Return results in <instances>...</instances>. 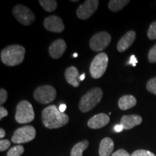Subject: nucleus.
I'll return each mask as SVG.
<instances>
[{
    "mask_svg": "<svg viewBox=\"0 0 156 156\" xmlns=\"http://www.w3.org/2000/svg\"><path fill=\"white\" fill-rule=\"evenodd\" d=\"M69 122V116L62 113L55 105H51L42 112V122L48 129L62 127Z\"/></svg>",
    "mask_w": 156,
    "mask_h": 156,
    "instance_id": "nucleus-1",
    "label": "nucleus"
},
{
    "mask_svg": "<svg viewBox=\"0 0 156 156\" xmlns=\"http://www.w3.org/2000/svg\"><path fill=\"white\" fill-rule=\"evenodd\" d=\"M25 49L20 45H11L1 51V60L5 65L14 67L24 60Z\"/></svg>",
    "mask_w": 156,
    "mask_h": 156,
    "instance_id": "nucleus-2",
    "label": "nucleus"
},
{
    "mask_svg": "<svg viewBox=\"0 0 156 156\" xmlns=\"http://www.w3.org/2000/svg\"><path fill=\"white\" fill-rule=\"evenodd\" d=\"M103 98V90L100 87L90 90L83 97L79 103V108L82 112L87 113L97 106Z\"/></svg>",
    "mask_w": 156,
    "mask_h": 156,
    "instance_id": "nucleus-3",
    "label": "nucleus"
},
{
    "mask_svg": "<svg viewBox=\"0 0 156 156\" xmlns=\"http://www.w3.org/2000/svg\"><path fill=\"white\" fill-rule=\"evenodd\" d=\"M35 113L32 105L27 101H20L17 106L15 120L19 124H28L33 122Z\"/></svg>",
    "mask_w": 156,
    "mask_h": 156,
    "instance_id": "nucleus-4",
    "label": "nucleus"
},
{
    "mask_svg": "<svg viewBox=\"0 0 156 156\" xmlns=\"http://www.w3.org/2000/svg\"><path fill=\"white\" fill-rule=\"evenodd\" d=\"M108 57L106 53L98 54L94 57L90 67V73L94 79L102 77L108 67Z\"/></svg>",
    "mask_w": 156,
    "mask_h": 156,
    "instance_id": "nucleus-5",
    "label": "nucleus"
},
{
    "mask_svg": "<svg viewBox=\"0 0 156 156\" xmlns=\"http://www.w3.org/2000/svg\"><path fill=\"white\" fill-rule=\"evenodd\" d=\"M34 96L37 102L42 104H48L55 100L56 91L55 88L51 85H43L37 87Z\"/></svg>",
    "mask_w": 156,
    "mask_h": 156,
    "instance_id": "nucleus-6",
    "label": "nucleus"
},
{
    "mask_svg": "<svg viewBox=\"0 0 156 156\" xmlns=\"http://www.w3.org/2000/svg\"><path fill=\"white\" fill-rule=\"evenodd\" d=\"M36 134V131L34 126H24L18 128L14 132V134L12 136V141L16 144L26 143L34 140Z\"/></svg>",
    "mask_w": 156,
    "mask_h": 156,
    "instance_id": "nucleus-7",
    "label": "nucleus"
},
{
    "mask_svg": "<svg viewBox=\"0 0 156 156\" xmlns=\"http://www.w3.org/2000/svg\"><path fill=\"white\" fill-rule=\"evenodd\" d=\"M12 14L21 24L28 26L35 20V15L28 7L23 5H17L12 9Z\"/></svg>",
    "mask_w": 156,
    "mask_h": 156,
    "instance_id": "nucleus-8",
    "label": "nucleus"
},
{
    "mask_svg": "<svg viewBox=\"0 0 156 156\" xmlns=\"http://www.w3.org/2000/svg\"><path fill=\"white\" fill-rule=\"evenodd\" d=\"M111 41V35L107 32L102 31L93 36L90 41V46L94 51H101L108 46Z\"/></svg>",
    "mask_w": 156,
    "mask_h": 156,
    "instance_id": "nucleus-9",
    "label": "nucleus"
},
{
    "mask_svg": "<svg viewBox=\"0 0 156 156\" xmlns=\"http://www.w3.org/2000/svg\"><path fill=\"white\" fill-rule=\"evenodd\" d=\"M99 5L98 0H86L77 9V16L81 20L88 19L94 14Z\"/></svg>",
    "mask_w": 156,
    "mask_h": 156,
    "instance_id": "nucleus-10",
    "label": "nucleus"
},
{
    "mask_svg": "<svg viewBox=\"0 0 156 156\" xmlns=\"http://www.w3.org/2000/svg\"><path fill=\"white\" fill-rule=\"evenodd\" d=\"M44 25L48 31L54 33H61L64 30V25L59 17L52 15L45 18Z\"/></svg>",
    "mask_w": 156,
    "mask_h": 156,
    "instance_id": "nucleus-11",
    "label": "nucleus"
},
{
    "mask_svg": "<svg viewBox=\"0 0 156 156\" xmlns=\"http://www.w3.org/2000/svg\"><path fill=\"white\" fill-rule=\"evenodd\" d=\"M66 49H67V44L65 41L62 39H58L51 44L48 48V53L51 57L58 58L62 57Z\"/></svg>",
    "mask_w": 156,
    "mask_h": 156,
    "instance_id": "nucleus-12",
    "label": "nucleus"
},
{
    "mask_svg": "<svg viewBox=\"0 0 156 156\" xmlns=\"http://www.w3.org/2000/svg\"><path fill=\"white\" fill-rule=\"evenodd\" d=\"M110 122V118L106 114H98L90 118L87 122V125L91 129H100L105 126Z\"/></svg>",
    "mask_w": 156,
    "mask_h": 156,
    "instance_id": "nucleus-13",
    "label": "nucleus"
},
{
    "mask_svg": "<svg viewBox=\"0 0 156 156\" xmlns=\"http://www.w3.org/2000/svg\"><path fill=\"white\" fill-rule=\"evenodd\" d=\"M136 38V34L133 30L128 31L117 44V49L119 51L123 52L128 49L133 44Z\"/></svg>",
    "mask_w": 156,
    "mask_h": 156,
    "instance_id": "nucleus-14",
    "label": "nucleus"
},
{
    "mask_svg": "<svg viewBox=\"0 0 156 156\" xmlns=\"http://www.w3.org/2000/svg\"><path fill=\"white\" fill-rule=\"evenodd\" d=\"M142 122V117L139 115H127V116H123L121 119L120 124H122L124 129H130L134 126L140 125Z\"/></svg>",
    "mask_w": 156,
    "mask_h": 156,
    "instance_id": "nucleus-15",
    "label": "nucleus"
},
{
    "mask_svg": "<svg viewBox=\"0 0 156 156\" xmlns=\"http://www.w3.org/2000/svg\"><path fill=\"white\" fill-rule=\"evenodd\" d=\"M66 80L67 83L73 85V87H79L80 82V75H79L78 70L75 67H69L65 70L64 73Z\"/></svg>",
    "mask_w": 156,
    "mask_h": 156,
    "instance_id": "nucleus-16",
    "label": "nucleus"
},
{
    "mask_svg": "<svg viewBox=\"0 0 156 156\" xmlns=\"http://www.w3.org/2000/svg\"><path fill=\"white\" fill-rule=\"evenodd\" d=\"M114 148V143L109 137H106L101 140L99 146V155L110 156Z\"/></svg>",
    "mask_w": 156,
    "mask_h": 156,
    "instance_id": "nucleus-17",
    "label": "nucleus"
},
{
    "mask_svg": "<svg viewBox=\"0 0 156 156\" xmlns=\"http://www.w3.org/2000/svg\"><path fill=\"white\" fill-rule=\"evenodd\" d=\"M136 103V100L133 95H126L121 97L119 100L118 105L120 109L122 110H128V109L132 108L134 107Z\"/></svg>",
    "mask_w": 156,
    "mask_h": 156,
    "instance_id": "nucleus-18",
    "label": "nucleus"
},
{
    "mask_svg": "<svg viewBox=\"0 0 156 156\" xmlns=\"http://www.w3.org/2000/svg\"><path fill=\"white\" fill-rule=\"evenodd\" d=\"M89 142L87 140H84L74 146L72 149L70 156H83V153L88 147Z\"/></svg>",
    "mask_w": 156,
    "mask_h": 156,
    "instance_id": "nucleus-19",
    "label": "nucleus"
},
{
    "mask_svg": "<svg viewBox=\"0 0 156 156\" xmlns=\"http://www.w3.org/2000/svg\"><path fill=\"white\" fill-rule=\"evenodd\" d=\"M129 2V0H111L108 2V8L112 12L120 11Z\"/></svg>",
    "mask_w": 156,
    "mask_h": 156,
    "instance_id": "nucleus-20",
    "label": "nucleus"
},
{
    "mask_svg": "<svg viewBox=\"0 0 156 156\" xmlns=\"http://www.w3.org/2000/svg\"><path fill=\"white\" fill-rule=\"evenodd\" d=\"M39 3L45 11L54 12L57 7V2L55 0H39Z\"/></svg>",
    "mask_w": 156,
    "mask_h": 156,
    "instance_id": "nucleus-21",
    "label": "nucleus"
},
{
    "mask_svg": "<svg viewBox=\"0 0 156 156\" xmlns=\"http://www.w3.org/2000/svg\"><path fill=\"white\" fill-rule=\"evenodd\" d=\"M24 153V147L22 145H16L12 147L7 152V156H20Z\"/></svg>",
    "mask_w": 156,
    "mask_h": 156,
    "instance_id": "nucleus-22",
    "label": "nucleus"
},
{
    "mask_svg": "<svg viewBox=\"0 0 156 156\" xmlns=\"http://www.w3.org/2000/svg\"><path fill=\"white\" fill-rule=\"evenodd\" d=\"M147 36L151 40L156 39V21L152 23L150 26L147 31Z\"/></svg>",
    "mask_w": 156,
    "mask_h": 156,
    "instance_id": "nucleus-23",
    "label": "nucleus"
},
{
    "mask_svg": "<svg viewBox=\"0 0 156 156\" xmlns=\"http://www.w3.org/2000/svg\"><path fill=\"white\" fill-rule=\"evenodd\" d=\"M147 89L149 92L156 95V77L152 78L147 82Z\"/></svg>",
    "mask_w": 156,
    "mask_h": 156,
    "instance_id": "nucleus-24",
    "label": "nucleus"
},
{
    "mask_svg": "<svg viewBox=\"0 0 156 156\" xmlns=\"http://www.w3.org/2000/svg\"><path fill=\"white\" fill-rule=\"evenodd\" d=\"M131 156H156L155 154L151 153V151L145 150H137L132 154Z\"/></svg>",
    "mask_w": 156,
    "mask_h": 156,
    "instance_id": "nucleus-25",
    "label": "nucleus"
},
{
    "mask_svg": "<svg viewBox=\"0 0 156 156\" xmlns=\"http://www.w3.org/2000/svg\"><path fill=\"white\" fill-rule=\"evenodd\" d=\"M148 60L151 63L156 62V44L150 50L148 53Z\"/></svg>",
    "mask_w": 156,
    "mask_h": 156,
    "instance_id": "nucleus-26",
    "label": "nucleus"
},
{
    "mask_svg": "<svg viewBox=\"0 0 156 156\" xmlns=\"http://www.w3.org/2000/svg\"><path fill=\"white\" fill-rule=\"evenodd\" d=\"M11 142L8 140H1L0 141V151L3 152L10 147Z\"/></svg>",
    "mask_w": 156,
    "mask_h": 156,
    "instance_id": "nucleus-27",
    "label": "nucleus"
},
{
    "mask_svg": "<svg viewBox=\"0 0 156 156\" xmlns=\"http://www.w3.org/2000/svg\"><path fill=\"white\" fill-rule=\"evenodd\" d=\"M7 99V93L5 89L2 88L0 90V104L3 105Z\"/></svg>",
    "mask_w": 156,
    "mask_h": 156,
    "instance_id": "nucleus-28",
    "label": "nucleus"
},
{
    "mask_svg": "<svg viewBox=\"0 0 156 156\" xmlns=\"http://www.w3.org/2000/svg\"><path fill=\"white\" fill-rule=\"evenodd\" d=\"M112 156H131L128 152H126L125 150L120 149L114 153L112 155Z\"/></svg>",
    "mask_w": 156,
    "mask_h": 156,
    "instance_id": "nucleus-29",
    "label": "nucleus"
},
{
    "mask_svg": "<svg viewBox=\"0 0 156 156\" xmlns=\"http://www.w3.org/2000/svg\"><path fill=\"white\" fill-rule=\"evenodd\" d=\"M8 115V112L4 107H0V119H2L4 117L7 116Z\"/></svg>",
    "mask_w": 156,
    "mask_h": 156,
    "instance_id": "nucleus-30",
    "label": "nucleus"
},
{
    "mask_svg": "<svg viewBox=\"0 0 156 156\" xmlns=\"http://www.w3.org/2000/svg\"><path fill=\"white\" fill-rule=\"evenodd\" d=\"M136 63H137V59H136V58L134 56V55H132L131 57H130L129 61L126 63V64H132L133 67H135Z\"/></svg>",
    "mask_w": 156,
    "mask_h": 156,
    "instance_id": "nucleus-31",
    "label": "nucleus"
},
{
    "mask_svg": "<svg viewBox=\"0 0 156 156\" xmlns=\"http://www.w3.org/2000/svg\"><path fill=\"white\" fill-rule=\"evenodd\" d=\"M123 129H124V127H123L121 124H116V125H115L114 126V131L116 132H121Z\"/></svg>",
    "mask_w": 156,
    "mask_h": 156,
    "instance_id": "nucleus-32",
    "label": "nucleus"
},
{
    "mask_svg": "<svg viewBox=\"0 0 156 156\" xmlns=\"http://www.w3.org/2000/svg\"><path fill=\"white\" fill-rule=\"evenodd\" d=\"M66 109H67V106H66L65 104H64V103L60 104L59 107H58V110H59L62 113H64V112H65Z\"/></svg>",
    "mask_w": 156,
    "mask_h": 156,
    "instance_id": "nucleus-33",
    "label": "nucleus"
},
{
    "mask_svg": "<svg viewBox=\"0 0 156 156\" xmlns=\"http://www.w3.org/2000/svg\"><path fill=\"white\" fill-rule=\"evenodd\" d=\"M5 131L3 129H0V137L2 139L4 136H5Z\"/></svg>",
    "mask_w": 156,
    "mask_h": 156,
    "instance_id": "nucleus-34",
    "label": "nucleus"
},
{
    "mask_svg": "<svg viewBox=\"0 0 156 156\" xmlns=\"http://www.w3.org/2000/svg\"><path fill=\"white\" fill-rule=\"evenodd\" d=\"M85 74H83V75H80V81H83L85 80Z\"/></svg>",
    "mask_w": 156,
    "mask_h": 156,
    "instance_id": "nucleus-35",
    "label": "nucleus"
},
{
    "mask_svg": "<svg viewBox=\"0 0 156 156\" xmlns=\"http://www.w3.org/2000/svg\"><path fill=\"white\" fill-rule=\"evenodd\" d=\"M77 56H78V54L77 53H75V54H73V57H75V58L77 57Z\"/></svg>",
    "mask_w": 156,
    "mask_h": 156,
    "instance_id": "nucleus-36",
    "label": "nucleus"
},
{
    "mask_svg": "<svg viewBox=\"0 0 156 156\" xmlns=\"http://www.w3.org/2000/svg\"><path fill=\"white\" fill-rule=\"evenodd\" d=\"M72 2H78V1H77V0H73V1H72Z\"/></svg>",
    "mask_w": 156,
    "mask_h": 156,
    "instance_id": "nucleus-37",
    "label": "nucleus"
}]
</instances>
